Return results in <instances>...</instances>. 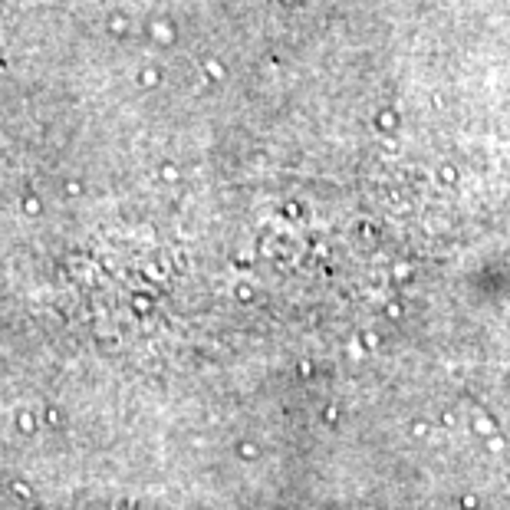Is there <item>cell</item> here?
<instances>
[{"label":"cell","instance_id":"obj_1","mask_svg":"<svg viewBox=\"0 0 510 510\" xmlns=\"http://www.w3.org/2000/svg\"><path fill=\"white\" fill-rule=\"evenodd\" d=\"M17 428L23 431V435H33V431L40 428V425H37V415H33V411H20V415H17Z\"/></svg>","mask_w":510,"mask_h":510},{"label":"cell","instance_id":"obj_2","mask_svg":"<svg viewBox=\"0 0 510 510\" xmlns=\"http://www.w3.org/2000/svg\"><path fill=\"white\" fill-rule=\"evenodd\" d=\"M10 491H13V494H20L23 500H30V497H33V491L23 484V481H13V484H10Z\"/></svg>","mask_w":510,"mask_h":510},{"label":"cell","instance_id":"obj_3","mask_svg":"<svg viewBox=\"0 0 510 510\" xmlns=\"http://www.w3.org/2000/svg\"><path fill=\"white\" fill-rule=\"evenodd\" d=\"M46 422H50V425H59V411L50 408V411H46Z\"/></svg>","mask_w":510,"mask_h":510}]
</instances>
